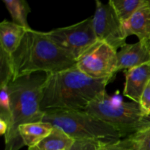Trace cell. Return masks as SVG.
<instances>
[{
	"label": "cell",
	"mask_w": 150,
	"mask_h": 150,
	"mask_svg": "<svg viewBox=\"0 0 150 150\" xmlns=\"http://www.w3.org/2000/svg\"><path fill=\"white\" fill-rule=\"evenodd\" d=\"M146 0H110L109 3L115 10L117 16L122 23L127 21L131 16L144 4Z\"/></svg>",
	"instance_id": "16"
},
{
	"label": "cell",
	"mask_w": 150,
	"mask_h": 150,
	"mask_svg": "<svg viewBox=\"0 0 150 150\" xmlns=\"http://www.w3.org/2000/svg\"><path fill=\"white\" fill-rule=\"evenodd\" d=\"M117 51L98 40L76 61V67L94 79H111L117 73Z\"/></svg>",
	"instance_id": "7"
},
{
	"label": "cell",
	"mask_w": 150,
	"mask_h": 150,
	"mask_svg": "<svg viewBox=\"0 0 150 150\" xmlns=\"http://www.w3.org/2000/svg\"><path fill=\"white\" fill-rule=\"evenodd\" d=\"M148 2H149V6H150V0H148Z\"/></svg>",
	"instance_id": "24"
},
{
	"label": "cell",
	"mask_w": 150,
	"mask_h": 150,
	"mask_svg": "<svg viewBox=\"0 0 150 150\" xmlns=\"http://www.w3.org/2000/svg\"><path fill=\"white\" fill-rule=\"evenodd\" d=\"M9 129V125L5 121L0 120V135L5 136Z\"/></svg>",
	"instance_id": "22"
},
{
	"label": "cell",
	"mask_w": 150,
	"mask_h": 150,
	"mask_svg": "<svg viewBox=\"0 0 150 150\" xmlns=\"http://www.w3.org/2000/svg\"><path fill=\"white\" fill-rule=\"evenodd\" d=\"M9 84V83H8ZM7 83H0V120L5 121L10 125L11 111H10V95Z\"/></svg>",
	"instance_id": "18"
},
{
	"label": "cell",
	"mask_w": 150,
	"mask_h": 150,
	"mask_svg": "<svg viewBox=\"0 0 150 150\" xmlns=\"http://www.w3.org/2000/svg\"><path fill=\"white\" fill-rule=\"evenodd\" d=\"M139 104L146 114H150V81L142 93Z\"/></svg>",
	"instance_id": "21"
},
{
	"label": "cell",
	"mask_w": 150,
	"mask_h": 150,
	"mask_svg": "<svg viewBox=\"0 0 150 150\" xmlns=\"http://www.w3.org/2000/svg\"><path fill=\"white\" fill-rule=\"evenodd\" d=\"M74 141L61 129L54 127L48 136L35 146L28 148V150H67Z\"/></svg>",
	"instance_id": "14"
},
{
	"label": "cell",
	"mask_w": 150,
	"mask_h": 150,
	"mask_svg": "<svg viewBox=\"0 0 150 150\" xmlns=\"http://www.w3.org/2000/svg\"><path fill=\"white\" fill-rule=\"evenodd\" d=\"M111 79H94L76 67L48 73L42 88L41 111H84L105 90Z\"/></svg>",
	"instance_id": "1"
},
{
	"label": "cell",
	"mask_w": 150,
	"mask_h": 150,
	"mask_svg": "<svg viewBox=\"0 0 150 150\" xmlns=\"http://www.w3.org/2000/svg\"><path fill=\"white\" fill-rule=\"evenodd\" d=\"M26 30L13 21L3 20L0 23V49L11 56L20 45Z\"/></svg>",
	"instance_id": "12"
},
{
	"label": "cell",
	"mask_w": 150,
	"mask_h": 150,
	"mask_svg": "<svg viewBox=\"0 0 150 150\" xmlns=\"http://www.w3.org/2000/svg\"><path fill=\"white\" fill-rule=\"evenodd\" d=\"M99 142L90 139L75 140L73 145L67 150H98Z\"/></svg>",
	"instance_id": "20"
},
{
	"label": "cell",
	"mask_w": 150,
	"mask_h": 150,
	"mask_svg": "<svg viewBox=\"0 0 150 150\" xmlns=\"http://www.w3.org/2000/svg\"><path fill=\"white\" fill-rule=\"evenodd\" d=\"M126 36L136 35L139 41L150 39V6L146 0L130 18L122 23Z\"/></svg>",
	"instance_id": "11"
},
{
	"label": "cell",
	"mask_w": 150,
	"mask_h": 150,
	"mask_svg": "<svg viewBox=\"0 0 150 150\" xmlns=\"http://www.w3.org/2000/svg\"><path fill=\"white\" fill-rule=\"evenodd\" d=\"M98 150H139L137 144L131 136L114 142H99Z\"/></svg>",
	"instance_id": "17"
},
{
	"label": "cell",
	"mask_w": 150,
	"mask_h": 150,
	"mask_svg": "<svg viewBox=\"0 0 150 150\" xmlns=\"http://www.w3.org/2000/svg\"><path fill=\"white\" fill-rule=\"evenodd\" d=\"M48 73H36L10 81L8 91L10 101L9 129L4 136V150H19L23 146L19 134V127L27 123L42 121L41 111L42 88Z\"/></svg>",
	"instance_id": "3"
},
{
	"label": "cell",
	"mask_w": 150,
	"mask_h": 150,
	"mask_svg": "<svg viewBox=\"0 0 150 150\" xmlns=\"http://www.w3.org/2000/svg\"><path fill=\"white\" fill-rule=\"evenodd\" d=\"M125 76L123 95L139 103L142 93L150 81V62L125 70Z\"/></svg>",
	"instance_id": "10"
},
{
	"label": "cell",
	"mask_w": 150,
	"mask_h": 150,
	"mask_svg": "<svg viewBox=\"0 0 150 150\" xmlns=\"http://www.w3.org/2000/svg\"><path fill=\"white\" fill-rule=\"evenodd\" d=\"M117 57V72L150 62V51L146 40L133 44L125 43L118 50Z\"/></svg>",
	"instance_id": "9"
},
{
	"label": "cell",
	"mask_w": 150,
	"mask_h": 150,
	"mask_svg": "<svg viewBox=\"0 0 150 150\" xmlns=\"http://www.w3.org/2000/svg\"><path fill=\"white\" fill-rule=\"evenodd\" d=\"M146 42H147V44H148V47H149V51H150V39H149V40H146Z\"/></svg>",
	"instance_id": "23"
},
{
	"label": "cell",
	"mask_w": 150,
	"mask_h": 150,
	"mask_svg": "<svg viewBox=\"0 0 150 150\" xmlns=\"http://www.w3.org/2000/svg\"><path fill=\"white\" fill-rule=\"evenodd\" d=\"M46 34L56 45L76 61L98 41L94 31L92 18L71 26L52 29Z\"/></svg>",
	"instance_id": "6"
},
{
	"label": "cell",
	"mask_w": 150,
	"mask_h": 150,
	"mask_svg": "<svg viewBox=\"0 0 150 150\" xmlns=\"http://www.w3.org/2000/svg\"><path fill=\"white\" fill-rule=\"evenodd\" d=\"M115 127L122 139L150 128V114L139 103L125 102L105 91L84 110Z\"/></svg>",
	"instance_id": "4"
},
{
	"label": "cell",
	"mask_w": 150,
	"mask_h": 150,
	"mask_svg": "<svg viewBox=\"0 0 150 150\" xmlns=\"http://www.w3.org/2000/svg\"><path fill=\"white\" fill-rule=\"evenodd\" d=\"M13 79L36 73H56L73 68L76 61L56 45L46 32L29 29L10 58Z\"/></svg>",
	"instance_id": "2"
},
{
	"label": "cell",
	"mask_w": 150,
	"mask_h": 150,
	"mask_svg": "<svg viewBox=\"0 0 150 150\" xmlns=\"http://www.w3.org/2000/svg\"><path fill=\"white\" fill-rule=\"evenodd\" d=\"M54 126L46 122L27 123L19 127V134L28 148L38 144L51 133Z\"/></svg>",
	"instance_id": "13"
},
{
	"label": "cell",
	"mask_w": 150,
	"mask_h": 150,
	"mask_svg": "<svg viewBox=\"0 0 150 150\" xmlns=\"http://www.w3.org/2000/svg\"><path fill=\"white\" fill-rule=\"evenodd\" d=\"M3 2L11 16L13 23L26 29H31L27 21L31 9L25 0H3Z\"/></svg>",
	"instance_id": "15"
},
{
	"label": "cell",
	"mask_w": 150,
	"mask_h": 150,
	"mask_svg": "<svg viewBox=\"0 0 150 150\" xmlns=\"http://www.w3.org/2000/svg\"><path fill=\"white\" fill-rule=\"evenodd\" d=\"M130 136L136 142L139 150H150V128L138 132Z\"/></svg>",
	"instance_id": "19"
},
{
	"label": "cell",
	"mask_w": 150,
	"mask_h": 150,
	"mask_svg": "<svg viewBox=\"0 0 150 150\" xmlns=\"http://www.w3.org/2000/svg\"><path fill=\"white\" fill-rule=\"evenodd\" d=\"M92 24L98 40L107 43L116 51L126 43L122 22L108 1L103 4L96 1V9L92 17Z\"/></svg>",
	"instance_id": "8"
},
{
	"label": "cell",
	"mask_w": 150,
	"mask_h": 150,
	"mask_svg": "<svg viewBox=\"0 0 150 150\" xmlns=\"http://www.w3.org/2000/svg\"><path fill=\"white\" fill-rule=\"evenodd\" d=\"M42 122L61 129L74 140L90 139L107 143L122 139L115 127L85 111H45Z\"/></svg>",
	"instance_id": "5"
}]
</instances>
